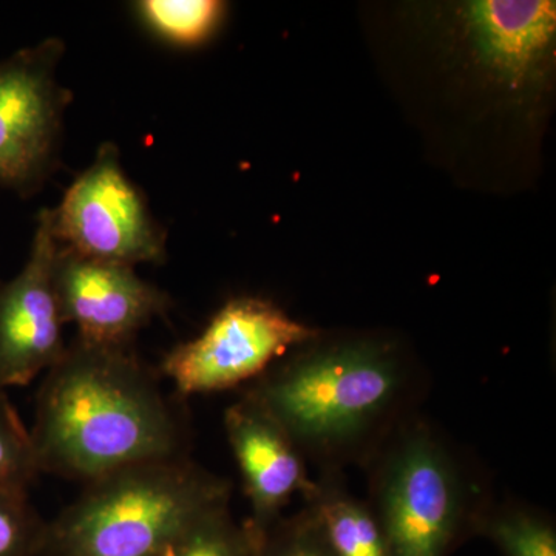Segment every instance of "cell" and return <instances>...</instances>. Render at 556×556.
I'll list each match as a JSON object with an SVG mask.
<instances>
[{
  "label": "cell",
  "instance_id": "1",
  "mask_svg": "<svg viewBox=\"0 0 556 556\" xmlns=\"http://www.w3.org/2000/svg\"><path fill=\"white\" fill-rule=\"evenodd\" d=\"M428 378L396 340L325 339L295 348L247 388L318 470L367 467L420 413Z\"/></svg>",
  "mask_w": 556,
  "mask_h": 556
},
{
  "label": "cell",
  "instance_id": "2",
  "mask_svg": "<svg viewBox=\"0 0 556 556\" xmlns=\"http://www.w3.org/2000/svg\"><path fill=\"white\" fill-rule=\"evenodd\" d=\"M30 434L40 471L86 484L181 455L177 419L129 346H68L47 371Z\"/></svg>",
  "mask_w": 556,
  "mask_h": 556
},
{
  "label": "cell",
  "instance_id": "3",
  "mask_svg": "<svg viewBox=\"0 0 556 556\" xmlns=\"http://www.w3.org/2000/svg\"><path fill=\"white\" fill-rule=\"evenodd\" d=\"M364 470L391 556H452L475 538L495 496L477 463L422 413L402 424Z\"/></svg>",
  "mask_w": 556,
  "mask_h": 556
},
{
  "label": "cell",
  "instance_id": "4",
  "mask_svg": "<svg viewBox=\"0 0 556 556\" xmlns=\"http://www.w3.org/2000/svg\"><path fill=\"white\" fill-rule=\"evenodd\" d=\"M230 482L182 455L94 479L47 525L42 556H153L182 527L230 503Z\"/></svg>",
  "mask_w": 556,
  "mask_h": 556
},
{
  "label": "cell",
  "instance_id": "5",
  "mask_svg": "<svg viewBox=\"0 0 556 556\" xmlns=\"http://www.w3.org/2000/svg\"><path fill=\"white\" fill-rule=\"evenodd\" d=\"M320 334L268 300H230L199 338L164 357L161 371L181 396L219 393L254 382L278 358Z\"/></svg>",
  "mask_w": 556,
  "mask_h": 556
},
{
  "label": "cell",
  "instance_id": "6",
  "mask_svg": "<svg viewBox=\"0 0 556 556\" xmlns=\"http://www.w3.org/2000/svg\"><path fill=\"white\" fill-rule=\"evenodd\" d=\"M62 248L134 268L166 258V236L144 197L127 178L115 144L105 142L53 208Z\"/></svg>",
  "mask_w": 556,
  "mask_h": 556
},
{
  "label": "cell",
  "instance_id": "7",
  "mask_svg": "<svg viewBox=\"0 0 556 556\" xmlns=\"http://www.w3.org/2000/svg\"><path fill=\"white\" fill-rule=\"evenodd\" d=\"M64 42L49 38L0 61V188L31 195L56 161L70 91L58 83Z\"/></svg>",
  "mask_w": 556,
  "mask_h": 556
},
{
  "label": "cell",
  "instance_id": "8",
  "mask_svg": "<svg viewBox=\"0 0 556 556\" xmlns=\"http://www.w3.org/2000/svg\"><path fill=\"white\" fill-rule=\"evenodd\" d=\"M60 248L53 208H42L24 268L0 288V390L28 386L67 350L56 289Z\"/></svg>",
  "mask_w": 556,
  "mask_h": 556
},
{
  "label": "cell",
  "instance_id": "9",
  "mask_svg": "<svg viewBox=\"0 0 556 556\" xmlns=\"http://www.w3.org/2000/svg\"><path fill=\"white\" fill-rule=\"evenodd\" d=\"M56 289L62 317L78 327L80 342L129 346L135 334L170 308L169 295L118 263L60 248Z\"/></svg>",
  "mask_w": 556,
  "mask_h": 556
},
{
  "label": "cell",
  "instance_id": "10",
  "mask_svg": "<svg viewBox=\"0 0 556 556\" xmlns=\"http://www.w3.org/2000/svg\"><path fill=\"white\" fill-rule=\"evenodd\" d=\"M225 430L251 506L244 525L263 532L283 517L292 497L305 496L313 485L305 456L280 424L247 394L226 409Z\"/></svg>",
  "mask_w": 556,
  "mask_h": 556
},
{
  "label": "cell",
  "instance_id": "11",
  "mask_svg": "<svg viewBox=\"0 0 556 556\" xmlns=\"http://www.w3.org/2000/svg\"><path fill=\"white\" fill-rule=\"evenodd\" d=\"M464 25L478 61L508 89L535 86L546 73L555 42V2H471L464 7Z\"/></svg>",
  "mask_w": 556,
  "mask_h": 556
},
{
  "label": "cell",
  "instance_id": "12",
  "mask_svg": "<svg viewBox=\"0 0 556 556\" xmlns=\"http://www.w3.org/2000/svg\"><path fill=\"white\" fill-rule=\"evenodd\" d=\"M334 556H391L378 517L367 500L351 492L343 470H318L303 496Z\"/></svg>",
  "mask_w": 556,
  "mask_h": 556
},
{
  "label": "cell",
  "instance_id": "13",
  "mask_svg": "<svg viewBox=\"0 0 556 556\" xmlns=\"http://www.w3.org/2000/svg\"><path fill=\"white\" fill-rule=\"evenodd\" d=\"M475 536L485 538L503 556H556V526L546 511L493 496L479 515Z\"/></svg>",
  "mask_w": 556,
  "mask_h": 556
},
{
  "label": "cell",
  "instance_id": "14",
  "mask_svg": "<svg viewBox=\"0 0 556 556\" xmlns=\"http://www.w3.org/2000/svg\"><path fill=\"white\" fill-rule=\"evenodd\" d=\"M248 527L237 525L229 504L212 508L163 544L153 556H251Z\"/></svg>",
  "mask_w": 556,
  "mask_h": 556
},
{
  "label": "cell",
  "instance_id": "15",
  "mask_svg": "<svg viewBox=\"0 0 556 556\" xmlns=\"http://www.w3.org/2000/svg\"><path fill=\"white\" fill-rule=\"evenodd\" d=\"M223 3L215 0H142L137 3L150 30L177 46H193L218 24Z\"/></svg>",
  "mask_w": 556,
  "mask_h": 556
},
{
  "label": "cell",
  "instance_id": "16",
  "mask_svg": "<svg viewBox=\"0 0 556 556\" xmlns=\"http://www.w3.org/2000/svg\"><path fill=\"white\" fill-rule=\"evenodd\" d=\"M39 473L30 431L0 390V486L28 492Z\"/></svg>",
  "mask_w": 556,
  "mask_h": 556
},
{
  "label": "cell",
  "instance_id": "17",
  "mask_svg": "<svg viewBox=\"0 0 556 556\" xmlns=\"http://www.w3.org/2000/svg\"><path fill=\"white\" fill-rule=\"evenodd\" d=\"M249 532L251 556H334L306 507L291 517L283 515L263 532Z\"/></svg>",
  "mask_w": 556,
  "mask_h": 556
},
{
  "label": "cell",
  "instance_id": "18",
  "mask_svg": "<svg viewBox=\"0 0 556 556\" xmlns=\"http://www.w3.org/2000/svg\"><path fill=\"white\" fill-rule=\"evenodd\" d=\"M46 533L28 492L0 486V556H42Z\"/></svg>",
  "mask_w": 556,
  "mask_h": 556
}]
</instances>
